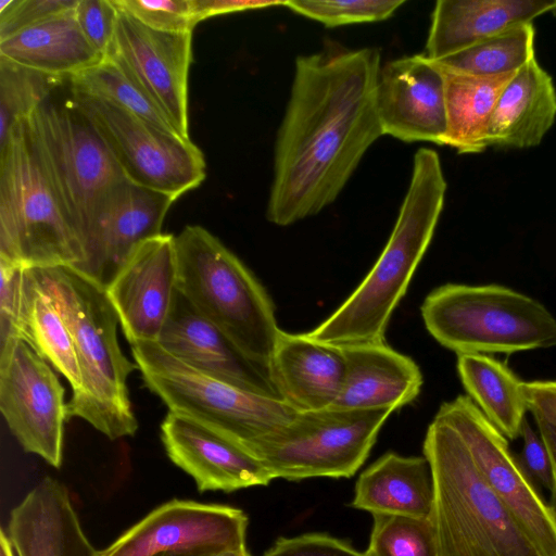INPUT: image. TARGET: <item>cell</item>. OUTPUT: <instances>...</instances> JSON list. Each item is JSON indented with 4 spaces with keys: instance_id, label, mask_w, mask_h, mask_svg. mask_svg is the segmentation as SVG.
I'll return each mask as SVG.
<instances>
[{
    "instance_id": "4fadbf2b",
    "label": "cell",
    "mask_w": 556,
    "mask_h": 556,
    "mask_svg": "<svg viewBox=\"0 0 556 556\" xmlns=\"http://www.w3.org/2000/svg\"><path fill=\"white\" fill-rule=\"evenodd\" d=\"M459 434L477 469L544 556H556V515L519 465L507 439L468 395L443 403L438 413Z\"/></svg>"
},
{
    "instance_id": "8992f818",
    "label": "cell",
    "mask_w": 556,
    "mask_h": 556,
    "mask_svg": "<svg viewBox=\"0 0 556 556\" xmlns=\"http://www.w3.org/2000/svg\"><path fill=\"white\" fill-rule=\"evenodd\" d=\"M177 289L250 361L269 370L281 329L253 273L202 226L175 236Z\"/></svg>"
},
{
    "instance_id": "f35d334b",
    "label": "cell",
    "mask_w": 556,
    "mask_h": 556,
    "mask_svg": "<svg viewBox=\"0 0 556 556\" xmlns=\"http://www.w3.org/2000/svg\"><path fill=\"white\" fill-rule=\"evenodd\" d=\"M75 15L85 37L105 56L112 46L118 17L113 0H77Z\"/></svg>"
},
{
    "instance_id": "d6986e66",
    "label": "cell",
    "mask_w": 556,
    "mask_h": 556,
    "mask_svg": "<svg viewBox=\"0 0 556 556\" xmlns=\"http://www.w3.org/2000/svg\"><path fill=\"white\" fill-rule=\"evenodd\" d=\"M161 440L168 458L194 480L200 492H233L267 485L274 479L250 451L184 415L168 410L161 424Z\"/></svg>"
},
{
    "instance_id": "f6af8a7d",
    "label": "cell",
    "mask_w": 556,
    "mask_h": 556,
    "mask_svg": "<svg viewBox=\"0 0 556 556\" xmlns=\"http://www.w3.org/2000/svg\"><path fill=\"white\" fill-rule=\"evenodd\" d=\"M156 556H251L248 549L222 551V552H194V553H164Z\"/></svg>"
},
{
    "instance_id": "7bdbcfd3",
    "label": "cell",
    "mask_w": 556,
    "mask_h": 556,
    "mask_svg": "<svg viewBox=\"0 0 556 556\" xmlns=\"http://www.w3.org/2000/svg\"><path fill=\"white\" fill-rule=\"evenodd\" d=\"M286 1L193 0L198 23L216 15L285 5Z\"/></svg>"
},
{
    "instance_id": "3957f363",
    "label": "cell",
    "mask_w": 556,
    "mask_h": 556,
    "mask_svg": "<svg viewBox=\"0 0 556 556\" xmlns=\"http://www.w3.org/2000/svg\"><path fill=\"white\" fill-rule=\"evenodd\" d=\"M73 337L81 388L67 403L70 418H81L110 440L132 437L138 420L127 378L138 369L122 352L117 314L106 291L70 266L30 269Z\"/></svg>"
},
{
    "instance_id": "f1b7e54d",
    "label": "cell",
    "mask_w": 556,
    "mask_h": 556,
    "mask_svg": "<svg viewBox=\"0 0 556 556\" xmlns=\"http://www.w3.org/2000/svg\"><path fill=\"white\" fill-rule=\"evenodd\" d=\"M457 371L468 396L509 440L520 437L529 410L522 382L503 363L484 354L457 355Z\"/></svg>"
},
{
    "instance_id": "8fae6325",
    "label": "cell",
    "mask_w": 556,
    "mask_h": 556,
    "mask_svg": "<svg viewBox=\"0 0 556 556\" xmlns=\"http://www.w3.org/2000/svg\"><path fill=\"white\" fill-rule=\"evenodd\" d=\"M73 96L125 177L137 185L177 199L206 176L202 151L191 141L147 121L71 81Z\"/></svg>"
},
{
    "instance_id": "5bb4252c",
    "label": "cell",
    "mask_w": 556,
    "mask_h": 556,
    "mask_svg": "<svg viewBox=\"0 0 556 556\" xmlns=\"http://www.w3.org/2000/svg\"><path fill=\"white\" fill-rule=\"evenodd\" d=\"M248 517L220 504L174 498L157 506L102 549L104 556L245 549Z\"/></svg>"
},
{
    "instance_id": "c3c4849f",
    "label": "cell",
    "mask_w": 556,
    "mask_h": 556,
    "mask_svg": "<svg viewBox=\"0 0 556 556\" xmlns=\"http://www.w3.org/2000/svg\"><path fill=\"white\" fill-rule=\"evenodd\" d=\"M99 556H104V555L101 553V551L99 552Z\"/></svg>"
},
{
    "instance_id": "6da1fadb",
    "label": "cell",
    "mask_w": 556,
    "mask_h": 556,
    "mask_svg": "<svg viewBox=\"0 0 556 556\" xmlns=\"http://www.w3.org/2000/svg\"><path fill=\"white\" fill-rule=\"evenodd\" d=\"M377 48L300 55L277 132L266 218L288 226L332 204L383 136L376 106Z\"/></svg>"
},
{
    "instance_id": "e575fe53",
    "label": "cell",
    "mask_w": 556,
    "mask_h": 556,
    "mask_svg": "<svg viewBox=\"0 0 556 556\" xmlns=\"http://www.w3.org/2000/svg\"><path fill=\"white\" fill-rule=\"evenodd\" d=\"M403 0H288L286 8L327 27L380 22L390 18Z\"/></svg>"
},
{
    "instance_id": "cb8c5ba5",
    "label": "cell",
    "mask_w": 556,
    "mask_h": 556,
    "mask_svg": "<svg viewBox=\"0 0 556 556\" xmlns=\"http://www.w3.org/2000/svg\"><path fill=\"white\" fill-rule=\"evenodd\" d=\"M556 0H439L431 14L427 58L441 60L551 12Z\"/></svg>"
},
{
    "instance_id": "44dd1931",
    "label": "cell",
    "mask_w": 556,
    "mask_h": 556,
    "mask_svg": "<svg viewBox=\"0 0 556 556\" xmlns=\"http://www.w3.org/2000/svg\"><path fill=\"white\" fill-rule=\"evenodd\" d=\"M8 536L16 556H99L64 484L46 477L10 514Z\"/></svg>"
},
{
    "instance_id": "ffe728a7",
    "label": "cell",
    "mask_w": 556,
    "mask_h": 556,
    "mask_svg": "<svg viewBox=\"0 0 556 556\" xmlns=\"http://www.w3.org/2000/svg\"><path fill=\"white\" fill-rule=\"evenodd\" d=\"M156 343L203 374L281 400L269 370L247 358L178 289Z\"/></svg>"
},
{
    "instance_id": "ab89813d",
    "label": "cell",
    "mask_w": 556,
    "mask_h": 556,
    "mask_svg": "<svg viewBox=\"0 0 556 556\" xmlns=\"http://www.w3.org/2000/svg\"><path fill=\"white\" fill-rule=\"evenodd\" d=\"M264 556H366L344 541L324 533L279 538Z\"/></svg>"
},
{
    "instance_id": "8d00e7d4",
    "label": "cell",
    "mask_w": 556,
    "mask_h": 556,
    "mask_svg": "<svg viewBox=\"0 0 556 556\" xmlns=\"http://www.w3.org/2000/svg\"><path fill=\"white\" fill-rule=\"evenodd\" d=\"M26 268L0 258V344L23 339L22 311Z\"/></svg>"
},
{
    "instance_id": "b9f144b4",
    "label": "cell",
    "mask_w": 556,
    "mask_h": 556,
    "mask_svg": "<svg viewBox=\"0 0 556 556\" xmlns=\"http://www.w3.org/2000/svg\"><path fill=\"white\" fill-rule=\"evenodd\" d=\"M522 393L534 419L556 429V381L522 382Z\"/></svg>"
},
{
    "instance_id": "d6a6232c",
    "label": "cell",
    "mask_w": 556,
    "mask_h": 556,
    "mask_svg": "<svg viewBox=\"0 0 556 556\" xmlns=\"http://www.w3.org/2000/svg\"><path fill=\"white\" fill-rule=\"evenodd\" d=\"M58 78L0 56V146L15 124L26 118L48 96Z\"/></svg>"
},
{
    "instance_id": "7dc6e473",
    "label": "cell",
    "mask_w": 556,
    "mask_h": 556,
    "mask_svg": "<svg viewBox=\"0 0 556 556\" xmlns=\"http://www.w3.org/2000/svg\"><path fill=\"white\" fill-rule=\"evenodd\" d=\"M551 13H552L553 15H555V16H556V3H555V5L553 7V9L551 10Z\"/></svg>"
},
{
    "instance_id": "ac0fdd59",
    "label": "cell",
    "mask_w": 556,
    "mask_h": 556,
    "mask_svg": "<svg viewBox=\"0 0 556 556\" xmlns=\"http://www.w3.org/2000/svg\"><path fill=\"white\" fill-rule=\"evenodd\" d=\"M176 200L129 180L124 182L100 216L83 262L74 269L106 290L132 251L163 233V222Z\"/></svg>"
},
{
    "instance_id": "ba28073f",
    "label": "cell",
    "mask_w": 556,
    "mask_h": 556,
    "mask_svg": "<svg viewBox=\"0 0 556 556\" xmlns=\"http://www.w3.org/2000/svg\"><path fill=\"white\" fill-rule=\"evenodd\" d=\"M428 332L460 354L556 348V319L534 299L498 285L446 283L421 305Z\"/></svg>"
},
{
    "instance_id": "ee69618b",
    "label": "cell",
    "mask_w": 556,
    "mask_h": 556,
    "mask_svg": "<svg viewBox=\"0 0 556 556\" xmlns=\"http://www.w3.org/2000/svg\"><path fill=\"white\" fill-rule=\"evenodd\" d=\"M535 424L538 426V430L541 437L543 438L548 448L552 458L554 480L551 493L553 502L552 507L556 515V429L541 420H535Z\"/></svg>"
},
{
    "instance_id": "836d02e7",
    "label": "cell",
    "mask_w": 556,
    "mask_h": 556,
    "mask_svg": "<svg viewBox=\"0 0 556 556\" xmlns=\"http://www.w3.org/2000/svg\"><path fill=\"white\" fill-rule=\"evenodd\" d=\"M366 556H439L431 517L374 515Z\"/></svg>"
},
{
    "instance_id": "60d3db41",
    "label": "cell",
    "mask_w": 556,
    "mask_h": 556,
    "mask_svg": "<svg viewBox=\"0 0 556 556\" xmlns=\"http://www.w3.org/2000/svg\"><path fill=\"white\" fill-rule=\"evenodd\" d=\"M520 437L522 448L520 454L516 455L519 465L532 482L551 491L554 480L551 454L540 432L532 429L527 418L522 424Z\"/></svg>"
},
{
    "instance_id": "2e32d148",
    "label": "cell",
    "mask_w": 556,
    "mask_h": 556,
    "mask_svg": "<svg viewBox=\"0 0 556 556\" xmlns=\"http://www.w3.org/2000/svg\"><path fill=\"white\" fill-rule=\"evenodd\" d=\"M376 106L383 135L404 142L443 146L447 128L445 79L441 67L424 53L381 66Z\"/></svg>"
},
{
    "instance_id": "52a82bcc",
    "label": "cell",
    "mask_w": 556,
    "mask_h": 556,
    "mask_svg": "<svg viewBox=\"0 0 556 556\" xmlns=\"http://www.w3.org/2000/svg\"><path fill=\"white\" fill-rule=\"evenodd\" d=\"M0 258L26 269L77 267L84 252L25 118L0 146Z\"/></svg>"
},
{
    "instance_id": "83f0119b",
    "label": "cell",
    "mask_w": 556,
    "mask_h": 556,
    "mask_svg": "<svg viewBox=\"0 0 556 556\" xmlns=\"http://www.w3.org/2000/svg\"><path fill=\"white\" fill-rule=\"evenodd\" d=\"M441 70L447 122L443 144L462 154L480 153L489 148L488 129L497 99L516 73L475 76Z\"/></svg>"
},
{
    "instance_id": "d4e9b609",
    "label": "cell",
    "mask_w": 556,
    "mask_h": 556,
    "mask_svg": "<svg viewBox=\"0 0 556 556\" xmlns=\"http://www.w3.org/2000/svg\"><path fill=\"white\" fill-rule=\"evenodd\" d=\"M556 118V89L535 58L516 72L497 99L488 146L530 148L541 143Z\"/></svg>"
},
{
    "instance_id": "4dcf8cb0",
    "label": "cell",
    "mask_w": 556,
    "mask_h": 556,
    "mask_svg": "<svg viewBox=\"0 0 556 556\" xmlns=\"http://www.w3.org/2000/svg\"><path fill=\"white\" fill-rule=\"evenodd\" d=\"M534 35L532 23L520 24L434 62L475 76L516 73L534 58Z\"/></svg>"
},
{
    "instance_id": "5b68a950",
    "label": "cell",
    "mask_w": 556,
    "mask_h": 556,
    "mask_svg": "<svg viewBox=\"0 0 556 556\" xmlns=\"http://www.w3.org/2000/svg\"><path fill=\"white\" fill-rule=\"evenodd\" d=\"M25 123L84 252L100 216L128 179L77 104L70 77L56 79Z\"/></svg>"
},
{
    "instance_id": "bcb514c9",
    "label": "cell",
    "mask_w": 556,
    "mask_h": 556,
    "mask_svg": "<svg viewBox=\"0 0 556 556\" xmlns=\"http://www.w3.org/2000/svg\"><path fill=\"white\" fill-rule=\"evenodd\" d=\"M0 556H16L14 547L4 529L0 532Z\"/></svg>"
},
{
    "instance_id": "484cf974",
    "label": "cell",
    "mask_w": 556,
    "mask_h": 556,
    "mask_svg": "<svg viewBox=\"0 0 556 556\" xmlns=\"http://www.w3.org/2000/svg\"><path fill=\"white\" fill-rule=\"evenodd\" d=\"M75 7L0 40V56L61 78L76 76L98 64L104 56L85 37Z\"/></svg>"
},
{
    "instance_id": "1f68e13d",
    "label": "cell",
    "mask_w": 556,
    "mask_h": 556,
    "mask_svg": "<svg viewBox=\"0 0 556 556\" xmlns=\"http://www.w3.org/2000/svg\"><path fill=\"white\" fill-rule=\"evenodd\" d=\"M70 78L77 88L132 113L168 134L179 136L160 106L112 58L104 56L98 64Z\"/></svg>"
},
{
    "instance_id": "f546056e",
    "label": "cell",
    "mask_w": 556,
    "mask_h": 556,
    "mask_svg": "<svg viewBox=\"0 0 556 556\" xmlns=\"http://www.w3.org/2000/svg\"><path fill=\"white\" fill-rule=\"evenodd\" d=\"M22 336L72 387L81 388V375L71 331L61 313L26 269L22 311Z\"/></svg>"
},
{
    "instance_id": "277c9868",
    "label": "cell",
    "mask_w": 556,
    "mask_h": 556,
    "mask_svg": "<svg viewBox=\"0 0 556 556\" xmlns=\"http://www.w3.org/2000/svg\"><path fill=\"white\" fill-rule=\"evenodd\" d=\"M439 556H544L484 481L464 441L440 415L427 429Z\"/></svg>"
},
{
    "instance_id": "74e56055",
    "label": "cell",
    "mask_w": 556,
    "mask_h": 556,
    "mask_svg": "<svg viewBox=\"0 0 556 556\" xmlns=\"http://www.w3.org/2000/svg\"><path fill=\"white\" fill-rule=\"evenodd\" d=\"M77 0H0V40L76 5Z\"/></svg>"
},
{
    "instance_id": "e0dca14e",
    "label": "cell",
    "mask_w": 556,
    "mask_h": 556,
    "mask_svg": "<svg viewBox=\"0 0 556 556\" xmlns=\"http://www.w3.org/2000/svg\"><path fill=\"white\" fill-rule=\"evenodd\" d=\"M105 291L131 345L157 342L177 291L175 236L141 242Z\"/></svg>"
},
{
    "instance_id": "4316f807",
    "label": "cell",
    "mask_w": 556,
    "mask_h": 556,
    "mask_svg": "<svg viewBox=\"0 0 556 556\" xmlns=\"http://www.w3.org/2000/svg\"><path fill=\"white\" fill-rule=\"evenodd\" d=\"M433 502L432 476L426 457L390 452L361 473L351 505L372 516L429 518Z\"/></svg>"
},
{
    "instance_id": "7402d4cb",
    "label": "cell",
    "mask_w": 556,
    "mask_h": 556,
    "mask_svg": "<svg viewBox=\"0 0 556 556\" xmlns=\"http://www.w3.org/2000/svg\"><path fill=\"white\" fill-rule=\"evenodd\" d=\"M269 372L280 399L292 409L320 410L331 407L341 393L345 359L341 348L280 330Z\"/></svg>"
},
{
    "instance_id": "9a60e30c",
    "label": "cell",
    "mask_w": 556,
    "mask_h": 556,
    "mask_svg": "<svg viewBox=\"0 0 556 556\" xmlns=\"http://www.w3.org/2000/svg\"><path fill=\"white\" fill-rule=\"evenodd\" d=\"M192 31L153 30L118 10L112 46L105 56L160 106L178 135L189 136L188 75Z\"/></svg>"
},
{
    "instance_id": "7c38bea8",
    "label": "cell",
    "mask_w": 556,
    "mask_h": 556,
    "mask_svg": "<svg viewBox=\"0 0 556 556\" xmlns=\"http://www.w3.org/2000/svg\"><path fill=\"white\" fill-rule=\"evenodd\" d=\"M65 389L49 363L23 339L0 344V410L20 445L54 468L63 459Z\"/></svg>"
},
{
    "instance_id": "30bf717a",
    "label": "cell",
    "mask_w": 556,
    "mask_h": 556,
    "mask_svg": "<svg viewBox=\"0 0 556 556\" xmlns=\"http://www.w3.org/2000/svg\"><path fill=\"white\" fill-rule=\"evenodd\" d=\"M394 410L326 408L296 412L250 447L274 479L350 478L369 455Z\"/></svg>"
},
{
    "instance_id": "603a6c76",
    "label": "cell",
    "mask_w": 556,
    "mask_h": 556,
    "mask_svg": "<svg viewBox=\"0 0 556 556\" xmlns=\"http://www.w3.org/2000/svg\"><path fill=\"white\" fill-rule=\"evenodd\" d=\"M341 349L345 359L344 382L329 408L395 410L418 396L422 386L420 368L386 341Z\"/></svg>"
},
{
    "instance_id": "9c48e42d",
    "label": "cell",
    "mask_w": 556,
    "mask_h": 556,
    "mask_svg": "<svg viewBox=\"0 0 556 556\" xmlns=\"http://www.w3.org/2000/svg\"><path fill=\"white\" fill-rule=\"evenodd\" d=\"M131 352L146 387L169 412L191 418L248 451L296 413L282 400L248 391L186 365L156 342L134 344Z\"/></svg>"
},
{
    "instance_id": "d590c367",
    "label": "cell",
    "mask_w": 556,
    "mask_h": 556,
    "mask_svg": "<svg viewBox=\"0 0 556 556\" xmlns=\"http://www.w3.org/2000/svg\"><path fill=\"white\" fill-rule=\"evenodd\" d=\"M144 26L164 33L192 31L198 24L193 0H113Z\"/></svg>"
},
{
    "instance_id": "7a4b0ae2",
    "label": "cell",
    "mask_w": 556,
    "mask_h": 556,
    "mask_svg": "<svg viewBox=\"0 0 556 556\" xmlns=\"http://www.w3.org/2000/svg\"><path fill=\"white\" fill-rule=\"evenodd\" d=\"M446 180L437 151L420 148L390 238L352 294L306 334L343 348L383 342L394 308L433 238L444 206Z\"/></svg>"
}]
</instances>
